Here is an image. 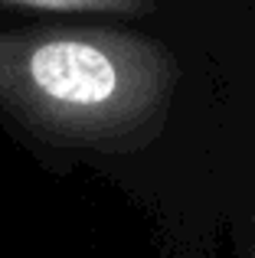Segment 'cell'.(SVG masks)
<instances>
[{"label":"cell","instance_id":"cell-1","mask_svg":"<svg viewBox=\"0 0 255 258\" xmlns=\"http://www.w3.org/2000/svg\"><path fill=\"white\" fill-rule=\"evenodd\" d=\"M177 66L167 46L105 26L0 33V108L69 147L128 151L164 124Z\"/></svg>","mask_w":255,"mask_h":258},{"label":"cell","instance_id":"cell-2","mask_svg":"<svg viewBox=\"0 0 255 258\" xmlns=\"http://www.w3.org/2000/svg\"><path fill=\"white\" fill-rule=\"evenodd\" d=\"M36 10H82V13H147L151 0H0Z\"/></svg>","mask_w":255,"mask_h":258}]
</instances>
